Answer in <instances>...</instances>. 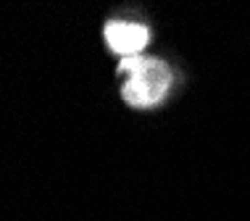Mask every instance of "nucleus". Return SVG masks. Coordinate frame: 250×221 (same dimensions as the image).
<instances>
[{"label":"nucleus","mask_w":250,"mask_h":221,"mask_svg":"<svg viewBox=\"0 0 250 221\" xmlns=\"http://www.w3.org/2000/svg\"><path fill=\"white\" fill-rule=\"evenodd\" d=\"M119 77H124L121 98L132 108H153L166 98L171 87V69L150 56H134L119 61Z\"/></svg>","instance_id":"1"},{"label":"nucleus","mask_w":250,"mask_h":221,"mask_svg":"<svg viewBox=\"0 0 250 221\" xmlns=\"http://www.w3.org/2000/svg\"><path fill=\"white\" fill-rule=\"evenodd\" d=\"M105 42L116 56L121 58H134L143 56L150 32L143 24H132V21H108L105 24Z\"/></svg>","instance_id":"2"}]
</instances>
